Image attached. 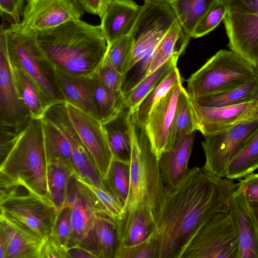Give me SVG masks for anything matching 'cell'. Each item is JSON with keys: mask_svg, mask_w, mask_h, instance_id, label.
Here are the masks:
<instances>
[{"mask_svg": "<svg viewBox=\"0 0 258 258\" xmlns=\"http://www.w3.org/2000/svg\"><path fill=\"white\" fill-rule=\"evenodd\" d=\"M0 157L1 161L6 157L15 143L19 133L13 128L1 124Z\"/></svg>", "mask_w": 258, "mask_h": 258, "instance_id": "obj_47", "label": "cell"}, {"mask_svg": "<svg viewBox=\"0 0 258 258\" xmlns=\"http://www.w3.org/2000/svg\"><path fill=\"white\" fill-rule=\"evenodd\" d=\"M230 214L239 244L238 258H258V232L249 202L237 188L230 200Z\"/></svg>", "mask_w": 258, "mask_h": 258, "instance_id": "obj_18", "label": "cell"}, {"mask_svg": "<svg viewBox=\"0 0 258 258\" xmlns=\"http://www.w3.org/2000/svg\"><path fill=\"white\" fill-rule=\"evenodd\" d=\"M154 232L147 239L136 245L117 246L114 258H157Z\"/></svg>", "mask_w": 258, "mask_h": 258, "instance_id": "obj_40", "label": "cell"}, {"mask_svg": "<svg viewBox=\"0 0 258 258\" xmlns=\"http://www.w3.org/2000/svg\"><path fill=\"white\" fill-rule=\"evenodd\" d=\"M84 12L72 0H27L20 24L25 30L37 33L81 19Z\"/></svg>", "mask_w": 258, "mask_h": 258, "instance_id": "obj_13", "label": "cell"}, {"mask_svg": "<svg viewBox=\"0 0 258 258\" xmlns=\"http://www.w3.org/2000/svg\"><path fill=\"white\" fill-rule=\"evenodd\" d=\"M13 67L21 98L29 111L31 118H42L48 106L39 89L25 73Z\"/></svg>", "mask_w": 258, "mask_h": 258, "instance_id": "obj_34", "label": "cell"}, {"mask_svg": "<svg viewBox=\"0 0 258 258\" xmlns=\"http://www.w3.org/2000/svg\"><path fill=\"white\" fill-rule=\"evenodd\" d=\"M182 82L178 69L176 67L162 80L145 97L133 112L135 120L144 126L148 116L154 105L175 85Z\"/></svg>", "mask_w": 258, "mask_h": 258, "instance_id": "obj_35", "label": "cell"}, {"mask_svg": "<svg viewBox=\"0 0 258 258\" xmlns=\"http://www.w3.org/2000/svg\"><path fill=\"white\" fill-rule=\"evenodd\" d=\"M228 5L224 0H216L197 24L192 37H203L213 31L227 14Z\"/></svg>", "mask_w": 258, "mask_h": 258, "instance_id": "obj_39", "label": "cell"}, {"mask_svg": "<svg viewBox=\"0 0 258 258\" xmlns=\"http://www.w3.org/2000/svg\"><path fill=\"white\" fill-rule=\"evenodd\" d=\"M239 244L230 212L206 223L189 243L181 258H238Z\"/></svg>", "mask_w": 258, "mask_h": 258, "instance_id": "obj_9", "label": "cell"}, {"mask_svg": "<svg viewBox=\"0 0 258 258\" xmlns=\"http://www.w3.org/2000/svg\"><path fill=\"white\" fill-rule=\"evenodd\" d=\"M178 57L176 55L170 58L124 94V105L134 112L148 93L176 67Z\"/></svg>", "mask_w": 258, "mask_h": 258, "instance_id": "obj_31", "label": "cell"}, {"mask_svg": "<svg viewBox=\"0 0 258 258\" xmlns=\"http://www.w3.org/2000/svg\"><path fill=\"white\" fill-rule=\"evenodd\" d=\"M5 26L0 30V123L19 133L31 119L21 98L8 55Z\"/></svg>", "mask_w": 258, "mask_h": 258, "instance_id": "obj_11", "label": "cell"}, {"mask_svg": "<svg viewBox=\"0 0 258 258\" xmlns=\"http://www.w3.org/2000/svg\"><path fill=\"white\" fill-rule=\"evenodd\" d=\"M111 0H84L83 9L85 12L100 18L102 17Z\"/></svg>", "mask_w": 258, "mask_h": 258, "instance_id": "obj_48", "label": "cell"}, {"mask_svg": "<svg viewBox=\"0 0 258 258\" xmlns=\"http://www.w3.org/2000/svg\"><path fill=\"white\" fill-rule=\"evenodd\" d=\"M68 250L51 233L43 240L41 258H68Z\"/></svg>", "mask_w": 258, "mask_h": 258, "instance_id": "obj_45", "label": "cell"}, {"mask_svg": "<svg viewBox=\"0 0 258 258\" xmlns=\"http://www.w3.org/2000/svg\"><path fill=\"white\" fill-rule=\"evenodd\" d=\"M47 171L43 120L31 118L1 161L0 177L21 183L52 202L48 189Z\"/></svg>", "mask_w": 258, "mask_h": 258, "instance_id": "obj_3", "label": "cell"}, {"mask_svg": "<svg viewBox=\"0 0 258 258\" xmlns=\"http://www.w3.org/2000/svg\"><path fill=\"white\" fill-rule=\"evenodd\" d=\"M83 9L84 0H72ZM84 10V9H83Z\"/></svg>", "mask_w": 258, "mask_h": 258, "instance_id": "obj_53", "label": "cell"}, {"mask_svg": "<svg viewBox=\"0 0 258 258\" xmlns=\"http://www.w3.org/2000/svg\"><path fill=\"white\" fill-rule=\"evenodd\" d=\"M257 132L258 118L205 136L202 142L206 157L203 168L214 176L226 177L231 161Z\"/></svg>", "mask_w": 258, "mask_h": 258, "instance_id": "obj_10", "label": "cell"}, {"mask_svg": "<svg viewBox=\"0 0 258 258\" xmlns=\"http://www.w3.org/2000/svg\"><path fill=\"white\" fill-rule=\"evenodd\" d=\"M258 168V132L229 164L226 177L243 178Z\"/></svg>", "mask_w": 258, "mask_h": 258, "instance_id": "obj_36", "label": "cell"}, {"mask_svg": "<svg viewBox=\"0 0 258 258\" xmlns=\"http://www.w3.org/2000/svg\"><path fill=\"white\" fill-rule=\"evenodd\" d=\"M74 173L63 163L54 161L47 163L48 189L51 202L57 212L64 205L71 176Z\"/></svg>", "mask_w": 258, "mask_h": 258, "instance_id": "obj_33", "label": "cell"}, {"mask_svg": "<svg viewBox=\"0 0 258 258\" xmlns=\"http://www.w3.org/2000/svg\"><path fill=\"white\" fill-rule=\"evenodd\" d=\"M77 179L85 185L104 206L110 215L116 220L121 217L123 213L124 205L117 200L108 190L80 179Z\"/></svg>", "mask_w": 258, "mask_h": 258, "instance_id": "obj_43", "label": "cell"}, {"mask_svg": "<svg viewBox=\"0 0 258 258\" xmlns=\"http://www.w3.org/2000/svg\"><path fill=\"white\" fill-rule=\"evenodd\" d=\"M145 4H161L167 2V0H144Z\"/></svg>", "mask_w": 258, "mask_h": 258, "instance_id": "obj_52", "label": "cell"}, {"mask_svg": "<svg viewBox=\"0 0 258 258\" xmlns=\"http://www.w3.org/2000/svg\"><path fill=\"white\" fill-rule=\"evenodd\" d=\"M258 78L254 67L232 50L216 52L187 80L191 99L237 88Z\"/></svg>", "mask_w": 258, "mask_h": 258, "instance_id": "obj_6", "label": "cell"}, {"mask_svg": "<svg viewBox=\"0 0 258 258\" xmlns=\"http://www.w3.org/2000/svg\"><path fill=\"white\" fill-rule=\"evenodd\" d=\"M142 9L133 0H111L101 19L100 25L107 45L130 35Z\"/></svg>", "mask_w": 258, "mask_h": 258, "instance_id": "obj_22", "label": "cell"}, {"mask_svg": "<svg viewBox=\"0 0 258 258\" xmlns=\"http://www.w3.org/2000/svg\"><path fill=\"white\" fill-rule=\"evenodd\" d=\"M49 120L59 130L70 145L74 175L81 180L107 190L91 155L81 139L67 111L61 109L55 111Z\"/></svg>", "mask_w": 258, "mask_h": 258, "instance_id": "obj_16", "label": "cell"}, {"mask_svg": "<svg viewBox=\"0 0 258 258\" xmlns=\"http://www.w3.org/2000/svg\"><path fill=\"white\" fill-rule=\"evenodd\" d=\"M26 1L27 0H0L1 15L8 18L12 22L11 23H20Z\"/></svg>", "mask_w": 258, "mask_h": 258, "instance_id": "obj_44", "label": "cell"}, {"mask_svg": "<svg viewBox=\"0 0 258 258\" xmlns=\"http://www.w3.org/2000/svg\"><path fill=\"white\" fill-rule=\"evenodd\" d=\"M9 59L12 65L25 73L36 84L48 107L66 102L55 85L53 67L46 58L36 33L11 23L4 29Z\"/></svg>", "mask_w": 258, "mask_h": 258, "instance_id": "obj_5", "label": "cell"}, {"mask_svg": "<svg viewBox=\"0 0 258 258\" xmlns=\"http://www.w3.org/2000/svg\"><path fill=\"white\" fill-rule=\"evenodd\" d=\"M132 111L125 106L112 119L102 123L113 157L130 163Z\"/></svg>", "mask_w": 258, "mask_h": 258, "instance_id": "obj_24", "label": "cell"}, {"mask_svg": "<svg viewBox=\"0 0 258 258\" xmlns=\"http://www.w3.org/2000/svg\"><path fill=\"white\" fill-rule=\"evenodd\" d=\"M216 0H167L185 33L192 37L202 17Z\"/></svg>", "mask_w": 258, "mask_h": 258, "instance_id": "obj_29", "label": "cell"}, {"mask_svg": "<svg viewBox=\"0 0 258 258\" xmlns=\"http://www.w3.org/2000/svg\"><path fill=\"white\" fill-rule=\"evenodd\" d=\"M237 186L233 179L214 176L198 167L189 169L176 185H165L163 205L154 232L157 258H181L206 223L230 212Z\"/></svg>", "mask_w": 258, "mask_h": 258, "instance_id": "obj_1", "label": "cell"}, {"mask_svg": "<svg viewBox=\"0 0 258 258\" xmlns=\"http://www.w3.org/2000/svg\"><path fill=\"white\" fill-rule=\"evenodd\" d=\"M258 100V99H257Z\"/></svg>", "mask_w": 258, "mask_h": 258, "instance_id": "obj_55", "label": "cell"}, {"mask_svg": "<svg viewBox=\"0 0 258 258\" xmlns=\"http://www.w3.org/2000/svg\"><path fill=\"white\" fill-rule=\"evenodd\" d=\"M70 118L91 155L103 180L106 178L113 155L101 122L73 105L66 103Z\"/></svg>", "mask_w": 258, "mask_h": 258, "instance_id": "obj_15", "label": "cell"}, {"mask_svg": "<svg viewBox=\"0 0 258 258\" xmlns=\"http://www.w3.org/2000/svg\"><path fill=\"white\" fill-rule=\"evenodd\" d=\"M257 99L258 78H256L235 89L191 99V100L194 103L201 106L219 107L235 105Z\"/></svg>", "mask_w": 258, "mask_h": 258, "instance_id": "obj_26", "label": "cell"}, {"mask_svg": "<svg viewBox=\"0 0 258 258\" xmlns=\"http://www.w3.org/2000/svg\"><path fill=\"white\" fill-rule=\"evenodd\" d=\"M56 86L66 103L100 121L93 95V77L75 75L53 68Z\"/></svg>", "mask_w": 258, "mask_h": 258, "instance_id": "obj_19", "label": "cell"}, {"mask_svg": "<svg viewBox=\"0 0 258 258\" xmlns=\"http://www.w3.org/2000/svg\"><path fill=\"white\" fill-rule=\"evenodd\" d=\"M196 131L191 108V100L187 92L183 87L178 96L169 132L167 150L183 137Z\"/></svg>", "mask_w": 258, "mask_h": 258, "instance_id": "obj_30", "label": "cell"}, {"mask_svg": "<svg viewBox=\"0 0 258 258\" xmlns=\"http://www.w3.org/2000/svg\"><path fill=\"white\" fill-rule=\"evenodd\" d=\"M191 108L196 130L204 136L258 118V100L219 107L201 106L191 101Z\"/></svg>", "mask_w": 258, "mask_h": 258, "instance_id": "obj_14", "label": "cell"}, {"mask_svg": "<svg viewBox=\"0 0 258 258\" xmlns=\"http://www.w3.org/2000/svg\"><path fill=\"white\" fill-rule=\"evenodd\" d=\"M37 43L53 68L92 77L103 61L107 44L100 25L81 19L68 21L36 33Z\"/></svg>", "mask_w": 258, "mask_h": 258, "instance_id": "obj_2", "label": "cell"}, {"mask_svg": "<svg viewBox=\"0 0 258 258\" xmlns=\"http://www.w3.org/2000/svg\"><path fill=\"white\" fill-rule=\"evenodd\" d=\"M249 205L258 232V203L249 202Z\"/></svg>", "mask_w": 258, "mask_h": 258, "instance_id": "obj_51", "label": "cell"}, {"mask_svg": "<svg viewBox=\"0 0 258 258\" xmlns=\"http://www.w3.org/2000/svg\"><path fill=\"white\" fill-rule=\"evenodd\" d=\"M116 221L106 213L98 214L93 229L96 258H114L117 247Z\"/></svg>", "mask_w": 258, "mask_h": 258, "instance_id": "obj_27", "label": "cell"}, {"mask_svg": "<svg viewBox=\"0 0 258 258\" xmlns=\"http://www.w3.org/2000/svg\"><path fill=\"white\" fill-rule=\"evenodd\" d=\"M67 253L68 258H96L92 252L80 247L69 248Z\"/></svg>", "mask_w": 258, "mask_h": 258, "instance_id": "obj_50", "label": "cell"}, {"mask_svg": "<svg viewBox=\"0 0 258 258\" xmlns=\"http://www.w3.org/2000/svg\"><path fill=\"white\" fill-rule=\"evenodd\" d=\"M103 182L106 189L124 205L130 187V163L113 157Z\"/></svg>", "mask_w": 258, "mask_h": 258, "instance_id": "obj_37", "label": "cell"}, {"mask_svg": "<svg viewBox=\"0 0 258 258\" xmlns=\"http://www.w3.org/2000/svg\"><path fill=\"white\" fill-rule=\"evenodd\" d=\"M256 69H257V72H258V65L257 66V67H256Z\"/></svg>", "mask_w": 258, "mask_h": 258, "instance_id": "obj_54", "label": "cell"}, {"mask_svg": "<svg viewBox=\"0 0 258 258\" xmlns=\"http://www.w3.org/2000/svg\"><path fill=\"white\" fill-rule=\"evenodd\" d=\"M42 120L47 163L61 162L75 174L71 148L68 141L55 126L43 118Z\"/></svg>", "mask_w": 258, "mask_h": 258, "instance_id": "obj_28", "label": "cell"}, {"mask_svg": "<svg viewBox=\"0 0 258 258\" xmlns=\"http://www.w3.org/2000/svg\"><path fill=\"white\" fill-rule=\"evenodd\" d=\"M0 185V215L46 238L57 212L53 204L21 183L1 177Z\"/></svg>", "mask_w": 258, "mask_h": 258, "instance_id": "obj_7", "label": "cell"}, {"mask_svg": "<svg viewBox=\"0 0 258 258\" xmlns=\"http://www.w3.org/2000/svg\"><path fill=\"white\" fill-rule=\"evenodd\" d=\"M66 205L71 208L72 225L68 250L80 247L91 251L96 256L93 236L95 219L100 213L110 214L74 174L69 181Z\"/></svg>", "mask_w": 258, "mask_h": 258, "instance_id": "obj_8", "label": "cell"}, {"mask_svg": "<svg viewBox=\"0 0 258 258\" xmlns=\"http://www.w3.org/2000/svg\"><path fill=\"white\" fill-rule=\"evenodd\" d=\"M227 4L239 7L251 12L258 11V0H224Z\"/></svg>", "mask_w": 258, "mask_h": 258, "instance_id": "obj_49", "label": "cell"}, {"mask_svg": "<svg viewBox=\"0 0 258 258\" xmlns=\"http://www.w3.org/2000/svg\"><path fill=\"white\" fill-rule=\"evenodd\" d=\"M71 231V208L66 205L57 211L50 233L68 250Z\"/></svg>", "mask_w": 258, "mask_h": 258, "instance_id": "obj_42", "label": "cell"}, {"mask_svg": "<svg viewBox=\"0 0 258 258\" xmlns=\"http://www.w3.org/2000/svg\"><path fill=\"white\" fill-rule=\"evenodd\" d=\"M165 187L158 159L145 128L135 120L132 113L130 187L123 209L146 206L157 223L163 205Z\"/></svg>", "mask_w": 258, "mask_h": 258, "instance_id": "obj_4", "label": "cell"}, {"mask_svg": "<svg viewBox=\"0 0 258 258\" xmlns=\"http://www.w3.org/2000/svg\"><path fill=\"white\" fill-rule=\"evenodd\" d=\"M228 5L223 19L228 47L255 67L258 65V11Z\"/></svg>", "mask_w": 258, "mask_h": 258, "instance_id": "obj_12", "label": "cell"}, {"mask_svg": "<svg viewBox=\"0 0 258 258\" xmlns=\"http://www.w3.org/2000/svg\"><path fill=\"white\" fill-rule=\"evenodd\" d=\"M97 72L105 85L117 96L124 100L122 91L124 77L113 67L106 56Z\"/></svg>", "mask_w": 258, "mask_h": 258, "instance_id": "obj_41", "label": "cell"}, {"mask_svg": "<svg viewBox=\"0 0 258 258\" xmlns=\"http://www.w3.org/2000/svg\"><path fill=\"white\" fill-rule=\"evenodd\" d=\"M182 83L174 86L154 105L144 126L158 159L167 150L169 132L178 96L183 88Z\"/></svg>", "mask_w": 258, "mask_h": 258, "instance_id": "obj_17", "label": "cell"}, {"mask_svg": "<svg viewBox=\"0 0 258 258\" xmlns=\"http://www.w3.org/2000/svg\"><path fill=\"white\" fill-rule=\"evenodd\" d=\"M191 38L185 33L176 19L157 45L147 76L172 57L179 56L182 54Z\"/></svg>", "mask_w": 258, "mask_h": 258, "instance_id": "obj_25", "label": "cell"}, {"mask_svg": "<svg viewBox=\"0 0 258 258\" xmlns=\"http://www.w3.org/2000/svg\"><path fill=\"white\" fill-rule=\"evenodd\" d=\"M93 95L102 123L114 118L124 107V100L117 96L103 82L97 72L93 75Z\"/></svg>", "mask_w": 258, "mask_h": 258, "instance_id": "obj_32", "label": "cell"}, {"mask_svg": "<svg viewBox=\"0 0 258 258\" xmlns=\"http://www.w3.org/2000/svg\"><path fill=\"white\" fill-rule=\"evenodd\" d=\"M0 233L5 238V258H41L43 240L27 226L0 215Z\"/></svg>", "mask_w": 258, "mask_h": 258, "instance_id": "obj_20", "label": "cell"}, {"mask_svg": "<svg viewBox=\"0 0 258 258\" xmlns=\"http://www.w3.org/2000/svg\"><path fill=\"white\" fill-rule=\"evenodd\" d=\"M237 189L249 202L258 203V173H251L240 180Z\"/></svg>", "mask_w": 258, "mask_h": 258, "instance_id": "obj_46", "label": "cell"}, {"mask_svg": "<svg viewBox=\"0 0 258 258\" xmlns=\"http://www.w3.org/2000/svg\"><path fill=\"white\" fill-rule=\"evenodd\" d=\"M134 45L131 35L120 37L107 45L106 56L113 67L124 77Z\"/></svg>", "mask_w": 258, "mask_h": 258, "instance_id": "obj_38", "label": "cell"}, {"mask_svg": "<svg viewBox=\"0 0 258 258\" xmlns=\"http://www.w3.org/2000/svg\"><path fill=\"white\" fill-rule=\"evenodd\" d=\"M156 223L146 206L123 209L116 221L117 246H132L147 239L155 231Z\"/></svg>", "mask_w": 258, "mask_h": 258, "instance_id": "obj_21", "label": "cell"}, {"mask_svg": "<svg viewBox=\"0 0 258 258\" xmlns=\"http://www.w3.org/2000/svg\"><path fill=\"white\" fill-rule=\"evenodd\" d=\"M195 133L183 137L160 156L159 167L165 185L174 186L186 175Z\"/></svg>", "mask_w": 258, "mask_h": 258, "instance_id": "obj_23", "label": "cell"}]
</instances>
